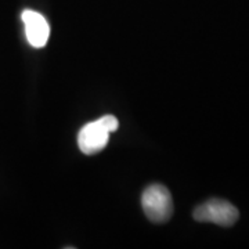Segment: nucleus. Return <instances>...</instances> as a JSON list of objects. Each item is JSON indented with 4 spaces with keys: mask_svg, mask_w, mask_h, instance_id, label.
I'll return each instance as SVG.
<instances>
[{
    "mask_svg": "<svg viewBox=\"0 0 249 249\" xmlns=\"http://www.w3.org/2000/svg\"><path fill=\"white\" fill-rule=\"evenodd\" d=\"M193 216L196 222L214 223L222 227H230L238 220L240 212L229 201L212 198L196 206Z\"/></svg>",
    "mask_w": 249,
    "mask_h": 249,
    "instance_id": "nucleus-3",
    "label": "nucleus"
},
{
    "mask_svg": "<svg viewBox=\"0 0 249 249\" xmlns=\"http://www.w3.org/2000/svg\"><path fill=\"white\" fill-rule=\"evenodd\" d=\"M21 18L25 25V35L29 45L36 49L45 47L50 37V25L47 19L34 10H24Z\"/></svg>",
    "mask_w": 249,
    "mask_h": 249,
    "instance_id": "nucleus-4",
    "label": "nucleus"
},
{
    "mask_svg": "<svg viewBox=\"0 0 249 249\" xmlns=\"http://www.w3.org/2000/svg\"><path fill=\"white\" fill-rule=\"evenodd\" d=\"M119 127V122L114 115H106L94 122L86 124L79 130L78 145L86 155H93L103 151L107 147L109 133Z\"/></svg>",
    "mask_w": 249,
    "mask_h": 249,
    "instance_id": "nucleus-1",
    "label": "nucleus"
},
{
    "mask_svg": "<svg viewBox=\"0 0 249 249\" xmlns=\"http://www.w3.org/2000/svg\"><path fill=\"white\" fill-rule=\"evenodd\" d=\"M142 211L154 223H165L173 213V202L169 190L162 184H152L142 196Z\"/></svg>",
    "mask_w": 249,
    "mask_h": 249,
    "instance_id": "nucleus-2",
    "label": "nucleus"
}]
</instances>
